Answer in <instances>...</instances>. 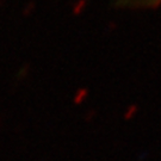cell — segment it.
I'll use <instances>...</instances> for the list:
<instances>
[{"label": "cell", "instance_id": "obj_3", "mask_svg": "<svg viewBox=\"0 0 161 161\" xmlns=\"http://www.w3.org/2000/svg\"><path fill=\"white\" fill-rule=\"evenodd\" d=\"M87 6V0H78L75 3V5L73 6V14L74 16H79L82 12L85 11Z\"/></svg>", "mask_w": 161, "mask_h": 161}, {"label": "cell", "instance_id": "obj_4", "mask_svg": "<svg viewBox=\"0 0 161 161\" xmlns=\"http://www.w3.org/2000/svg\"><path fill=\"white\" fill-rule=\"evenodd\" d=\"M137 111H138V108H137V105H135V104L128 106L127 110H125V112H124V119H125V121L131 119L132 117L137 114Z\"/></svg>", "mask_w": 161, "mask_h": 161}, {"label": "cell", "instance_id": "obj_2", "mask_svg": "<svg viewBox=\"0 0 161 161\" xmlns=\"http://www.w3.org/2000/svg\"><path fill=\"white\" fill-rule=\"evenodd\" d=\"M87 96H88V90H87V88H79L74 94L73 103H74L75 105H80V104H82L86 100Z\"/></svg>", "mask_w": 161, "mask_h": 161}, {"label": "cell", "instance_id": "obj_5", "mask_svg": "<svg viewBox=\"0 0 161 161\" xmlns=\"http://www.w3.org/2000/svg\"><path fill=\"white\" fill-rule=\"evenodd\" d=\"M35 8H36V3L35 1H30V3H28V5L24 7L23 14L24 16H29L31 12H34Z\"/></svg>", "mask_w": 161, "mask_h": 161}, {"label": "cell", "instance_id": "obj_1", "mask_svg": "<svg viewBox=\"0 0 161 161\" xmlns=\"http://www.w3.org/2000/svg\"><path fill=\"white\" fill-rule=\"evenodd\" d=\"M117 7L130 8H152L155 10L161 6V0H117L114 3Z\"/></svg>", "mask_w": 161, "mask_h": 161}]
</instances>
